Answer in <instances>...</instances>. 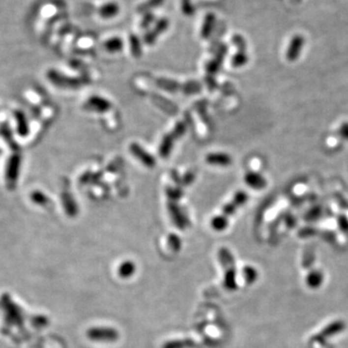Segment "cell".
I'll list each match as a JSON object with an SVG mask.
<instances>
[{
	"instance_id": "2e32d148",
	"label": "cell",
	"mask_w": 348,
	"mask_h": 348,
	"mask_svg": "<svg viewBox=\"0 0 348 348\" xmlns=\"http://www.w3.org/2000/svg\"><path fill=\"white\" fill-rule=\"evenodd\" d=\"M303 43H304V41H303V38H301V37H296L292 40L290 49L288 51V55H287L289 60L294 61L298 58L299 54L302 50V47H303Z\"/></svg>"
},
{
	"instance_id": "d4e9b609",
	"label": "cell",
	"mask_w": 348,
	"mask_h": 348,
	"mask_svg": "<svg viewBox=\"0 0 348 348\" xmlns=\"http://www.w3.org/2000/svg\"><path fill=\"white\" fill-rule=\"evenodd\" d=\"M130 46L132 54L136 58H140L142 56V47L140 39L136 35H130Z\"/></svg>"
},
{
	"instance_id": "277c9868",
	"label": "cell",
	"mask_w": 348,
	"mask_h": 348,
	"mask_svg": "<svg viewBox=\"0 0 348 348\" xmlns=\"http://www.w3.org/2000/svg\"><path fill=\"white\" fill-rule=\"evenodd\" d=\"M20 167H21V157L19 154L13 155L7 164V169H6V181H7V187L9 189L15 188V185L17 184L18 177L20 174Z\"/></svg>"
},
{
	"instance_id": "836d02e7",
	"label": "cell",
	"mask_w": 348,
	"mask_h": 348,
	"mask_svg": "<svg viewBox=\"0 0 348 348\" xmlns=\"http://www.w3.org/2000/svg\"><path fill=\"white\" fill-rule=\"evenodd\" d=\"M182 9H183V12L187 15H191L195 11L193 8V5L191 3V0H182Z\"/></svg>"
},
{
	"instance_id": "52a82bcc",
	"label": "cell",
	"mask_w": 348,
	"mask_h": 348,
	"mask_svg": "<svg viewBox=\"0 0 348 348\" xmlns=\"http://www.w3.org/2000/svg\"><path fill=\"white\" fill-rule=\"evenodd\" d=\"M170 26V22L168 19L163 18L160 19L156 24L155 27L151 29L150 31H148L145 35V42L148 45H152L156 42L157 38L163 34L167 29H169Z\"/></svg>"
},
{
	"instance_id": "1f68e13d",
	"label": "cell",
	"mask_w": 348,
	"mask_h": 348,
	"mask_svg": "<svg viewBox=\"0 0 348 348\" xmlns=\"http://www.w3.org/2000/svg\"><path fill=\"white\" fill-rule=\"evenodd\" d=\"M49 319L43 316H39V317H35L34 319V326H36L37 328H43L49 325Z\"/></svg>"
},
{
	"instance_id": "7402d4cb",
	"label": "cell",
	"mask_w": 348,
	"mask_h": 348,
	"mask_svg": "<svg viewBox=\"0 0 348 348\" xmlns=\"http://www.w3.org/2000/svg\"><path fill=\"white\" fill-rule=\"evenodd\" d=\"M165 2V0H147L145 3H143L142 5L139 6L138 11L140 13H149L150 10L159 7L160 5H162Z\"/></svg>"
},
{
	"instance_id": "4316f807",
	"label": "cell",
	"mask_w": 348,
	"mask_h": 348,
	"mask_svg": "<svg viewBox=\"0 0 348 348\" xmlns=\"http://www.w3.org/2000/svg\"><path fill=\"white\" fill-rule=\"evenodd\" d=\"M30 199L32 200L33 203H36V204H38V205H41V206L47 205V204L49 203V202H50L49 198H48L46 195H44V193H42V192H40V191H35V192H33V193L31 194V196H30Z\"/></svg>"
},
{
	"instance_id": "83f0119b",
	"label": "cell",
	"mask_w": 348,
	"mask_h": 348,
	"mask_svg": "<svg viewBox=\"0 0 348 348\" xmlns=\"http://www.w3.org/2000/svg\"><path fill=\"white\" fill-rule=\"evenodd\" d=\"M248 200H249V196L247 195L246 192H244V191H238V192L234 195V197H233V199H232V202L235 203L238 207H241V206H243L244 204H246V203L248 202Z\"/></svg>"
},
{
	"instance_id": "9a60e30c",
	"label": "cell",
	"mask_w": 348,
	"mask_h": 348,
	"mask_svg": "<svg viewBox=\"0 0 348 348\" xmlns=\"http://www.w3.org/2000/svg\"><path fill=\"white\" fill-rule=\"evenodd\" d=\"M62 200H63V206H64L66 214L72 218L75 217L78 214L79 209H78L77 204L75 203V200L71 196V193L64 192L62 195Z\"/></svg>"
},
{
	"instance_id": "6da1fadb",
	"label": "cell",
	"mask_w": 348,
	"mask_h": 348,
	"mask_svg": "<svg viewBox=\"0 0 348 348\" xmlns=\"http://www.w3.org/2000/svg\"><path fill=\"white\" fill-rule=\"evenodd\" d=\"M218 256H219V261L225 270L224 285L226 289L234 290L236 289V280H235L236 272H235V264H234L233 257L231 252L226 248H222L219 251Z\"/></svg>"
},
{
	"instance_id": "f1b7e54d",
	"label": "cell",
	"mask_w": 348,
	"mask_h": 348,
	"mask_svg": "<svg viewBox=\"0 0 348 348\" xmlns=\"http://www.w3.org/2000/svg\"><path fill=\"white\" fill-rule=\"evenodd\" d=\"M167 195H168L169 199L171 200V202L176 203L183 196V192L178 187L177 188H169L167 190Z\"/></svg>"
},
{
	"instance_id": "9c48e42d",
	"label": "cell",
	"mask_w": 348,
	"mask_h": 348,
	"mask_svg": "<svg viewBox=\"0 0 348 348\" xmlns=\"http://www.w3.org/2000/svg\"><path fill=\"white\" fill-rule=\"evenodd\" d=\"M205 161L208 165L215 167H230L232 164V158L227 153L215 152L206 156Z\"/></svg>"
},
{
	"instance_id": "f546056e",
	"label": "cell",
	"mask_w": 348,
	"mask_h": 348,
	"mask_svg": "<svg viewBox=\"0 0 348 348\" xmlns=\"http://www.w3.org/2000/svg\"><path fill=\"white\" fill-rule=\"evenodd\" d=\"M237 209H238V206L232 201L231 203H227V204L224 206L222 215H224L226 218L229 219V217H231V216L235 214V212L237 211Z\"/></svg>"
},
{
	"instance_id": "3957f363",
	"label": "cell",
	"mask_w": 348,
	"mask_h": 348,
	"mask_svg": "<svg viewBox=\"0 0 348 348\" xmlns=\"http://www.w3.org/2000/svg\"><path fill=\"white\" fill-rule=\"evenodd\" d=\"M0 302H1V307H2L4 314H5V319L7 321H9L13 324L22 323V321H23L22 309L11 300L9 295L3 296L0 300Z\"/></svg>"
},
{
	"instance_id": "ac0fdd59",
	"label": "cell",
	"mask_w": 348,
	"mask_h": 348,
	"mask_svg": "<svg viewBox=\"0 0 348 348\" xmlns=\"http://www.w3.org/2000/svg\"><path fill=\"white\" fill-rule=\"evenodd\" d=\"M197 346V343L191 339H182L174 340L165 343L162 348H194Z\"/></svg>"
},
{
	"instance_id": "ffe728a7",
	"label": "cell",
	"mask_w": 348,
	"mask_h": 348,
	"mask_svg": "<svg viewBox=\"0 0 348 348\" xmlns=\"http://www.w3.org/2000/svg\"><path fill=\"white\" fill-rule=\"evenodd\" d=\"M123 46H124V43H123L122 39L119 37L110 38L104 44L105 50L111 54L121 52L123 50Z\"/></svg>"
},
{
	"instance_id": "8992f818",
	"label": "cell",
	"mask_w": 348,
	"mask_h": 348,
	"mask_svg": "<svg viewBox=\"0 0 348 348\" xmlns=\"http://www.w3.org/2000/svg\"><path fill=\"white\" fill-rule=\"evenodd\" d=\"M130 152L133 154L134 157H136L144 166L147 168H154L156 166V159L148 153L146 150L144 149V147L139 144H132L130 145Z\"/></svg>"
},
{
	"instance_id": "d6986e66",
	"label": "cell",
	"mask_w": 348,
	"mask_h": 348,
	"mask_svg": "<svg viewBox=\"0 0 348 348\" xmlns=\"http://www.w3.org/2000/svg\"><path fill=\"white\" fill-rule=\"evenodd\" d=\"M136 270H137V267L133 261H124L120 264V266L118 268V274L121 278L128 279V278L134 276V274L136 273Z\"/></svg>"
},
{
	"instance_id": "7c38bea8",
	"label": "cell",
	"mask_w": 348,
	"mask_h": 348,
	"mask_svg": "<svg viewBox=\"0 0 348 348\" xmlns=\"http://www.w3.org/2000/svg\"><path fill=\"white\" fill-rule=\"evenodd\" d=\"M228 53V48L227 46H222L219 51H218V54L215 58H213L207 65L206 69H207V72L210 73V74H215L219 71L220 67L222 66V63H223V60L224 58H226V55Z\"/></svg>"
},
{
	"instance_id": "ba28073f",
	"label": "cell",
	"mask_w": 348,
	"mask_h": 348,
	"mask_svg": "<svg viewBox=\"0 0 348 348\" xmlns=\"http://www.w3.org/2000/svg\"><path fill=\"white\" fill-rule=\"evenodd\" d=\"M87 110L96 113H106L111 110L112 104L107 99L100 96H92L87 100Z\"/></svg>"
},
{
	"instance_id": "d6a6232c",
	"label": "cell",
	"mask_w": 348,
	"mask_h": 348,
	"mask_svg": "<svg viewBox=\"0 0 348 348\" xmlns=\"http://www.w3.org/2000/svg\"><path fill=\"white\" fill-rule=\"evenodd\" d=\"M338 132L342 139H344L345 141H348V122H344L340 126Z\"/></svg>"
},
{
	"instance_id": "5b68a950",
	"label": "cell",
	"mask_w": 348,
	"mask_h": 348,
	"mask_svg": "<svg viewBox=\"0 0 348 348\" xmlns=\"http://www.w3.org/2000/svg\"><path fill=\"white\" fill-rule=\"evenodd\" d=\"M168 210L174 226L179 230H185L190 226L188 217L183 213L178 204L174 202H170L168 204Z\"/></svg>"
},
{
	"instance_id": "603a6c76",
	"label": "cell",
	"mask_w": 348,
	"mask_h": 348,
	"mask_svg": "<svg viewBox=\"0 0 348 348\" xmlns=\"http://www.w3.org/2000/svg\"><path fill=\"white\" fill-rule=\"evenodd\" d=\"M15 117H16V120L18 123L19 134L22 136H26L29 133V125H28L26 117L21 113H17Z\"/></svg>"
},
{
	"instance_id": "8fae6325",
	"label": "cell",
	"mask_w": 348,
	"mask_h": 348,
	"mask_svg": "<svg viewBox=\"0 0 348 348\" xmlns=\"http://www.w3.org/2000/svg\"><path fill=\"white\" fill-rule=\"evenodd\" d=\"M49 79L56 85H58V87H79V81L76 79H69L67 77L61 76L59 73L56 71H51L49 73Z\"/></svg>"
},
{
	"instance_id": "7a4b0ae2",
	"label": "cell",
	"mask_w": 348,
	"mask_h": 348,
	"mask_svg": "<svg viewBox=\"0 0 348 348\" xmlns=\"http://www.w3.org/2000/svg\"><path fill=\"white\" fill-rule=\"evenodd\" d=\"M87 338L97 343H116L119 332L112 327H93L87 331Z\"/></svg>"
},
{
	"instance_id": "44dd1931",
	"label": "cell",
	"mask_w": 348,
	"mask_h": 348,
	"mask_svg": "<svg viewBox=\"0 0 348 348\" xmlns=\"http://www.w3.org/2000/svg\"><path fill=\"white\" fill-rule=\"evenodd\" d=\"M228 226H229V219L226 218L222 214L218 215V216H215L211 220V227L216 232H223V231H225L228 228Z\"/></svg>"
},
{
	"instance_id": "30bf717a",
	"label": "cell",
	"mask_w": 348,
	"mask_h": 348,
	"mask_svg": "<svg viewBox=\"0 0 348 348\" xmlns=\"http://www.w3.org/2000/svg\"><path fill=\"white\" fill-rule=\"evenodd\" d=\"M245 183L254 190H262L267 186V181L261 174L256 172H249L245 174Z\"/></svg>"
},
{
	"instance_id": "4dcf8cb0",
	"label": "cell",
	"mask_w": 348,
	"mask_h": 348,
	"mask_svg": "<svg viewBox=\"0 0 348 348\" xmlns=\"http://www.w3.org/2000/svg\"><path fill=\"white\" fill-rule=\"evenodd\" d=\"M168 242H169V246L171 247V249L174 250V252H178L180 250V248H181V240H180V238L177 235L171 234L169 236Z\"/></svg>"
},
{
	"instance_id": "4fadbf2b",
	"label": "cell",
	"mask_w": 348,
	"mask_h": 348,
	"mask_svg": "<svg viewBox=\"0 0 348 348\" xmlns=\"http://www.w3.org/2000/svg\"><path fill=\"white\" fill-rule=\"evenodd\" d=\"M175 140L176 139L174 138V136L172 133L166 135L163 138L160 147H159V154L162 158H168L171 155V153L174 149Z\"/></svg>"
},
{
	"instance_id": "e575fe53",
	"label": "cell",
	"mask_w": 348,
	"mask_h": 348,
	"mask_svg": "<svg viewBox=\"0 0 348 348\" xmlns=\"http://www.w3.org/2000/svg\"><path fill=\"white\" fill-rule=\"evenodd\" d=\"M153 21H154V16L150 12L146 13L142 21V28H147L150 24H152Z\"/></svg>"
},
{
	"instance_id": "cb8c5ba5",
	"label": "cell",
	"mask_w": 348,
	"mask_h": 348,
	"mask_svg": "<svg viewBox=\"0 0 348 348\" xmlns=\"http://www.w3.org/2000/svg\"><path fill=\"white\" fill-rule=\"evenodd\" d=\"M249 61L248 56L245 54L244 51L238 52L232 59V65L235 68H240L246 65Z\"/></svg>"
},
{
	"instance_id": "e0dca14e",
	"label": "cell",
	"mask_w": 348,
	"mask_h": 348,
	"mask_svg": "<svg viewBox=\"0 0 348 348\" xmlns=\"http://www.w3.org/2000/svg\"><path fill=\"white\" fill-rule=\"evenodd\" d=\"M215 23H216V16L213 13H208L204 19L203 28L201 31V36L203 39H206L211 35Z\"/></svg>"
},
{
	"instance_id": "484cf974",
	"label": "cell",
	"mask_w": 348,
	"mask_h": 348,
	"mask_svg": "<svg viewBox=\"0 0 348 348\" xmlns=\"http://www.w3.org/2000/svg\"><path fill=\"white\" fill-rule=\"evenodd\" d=\"M157 83H158V87H161L162 89H164L166 91H170V92H175L180 88L179 84H177L176 82L172 81V80L162 79V80H159Z\"/></svg>"
},
{
	"instance_id": "5bb4252c",
	"label": "cell",
	"mask_w": 348,
	"mask_h": 348,
	"mask_svg": "<svg viewBox=\"0 0 348 348\" xmlns=\"http://www.w3.org/2000/svg\"><path fill=\"white\" fill-rule=\"evenodd\" d=\"M120 7L116 2H108L101 6L99 9V15L103 19H113L119 14Z\"/></svg>"
}]
</instances>
